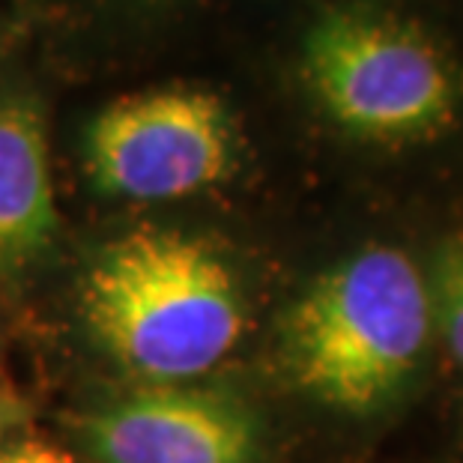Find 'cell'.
I'll use <instances>...</instances> for the list:
<instances>
[{"label":"cell","mask_w":463,"mask_h":463,"mask_svg":"<svg viewBox=\"0 0 463 463\" xmlns=\"http://www.w3.org/2000/svg\"><path fill=\"white\" fill-rule=\"evenodd\" d=\"M428 293L433 320L439 323L451 356L463 364V231L442 242Z\"/></svg>","instance_id":"7"},{"label":"cell","mask_w":463,"mask_h":463,"mask_svg":"<svg viewBox=\"0 0 463 463\" xmlns=\"http://www.w3.org/2000/svg\"><path fill=\"white\" fill-rule=\"evenodd\" d=\"M236 123L219 96L194 87L132 93L93 117L84 167L111 198L162 203L201 194L236 167Z\"/></svg>","instance_id":"4"},{"label":"cell","mask_w":463,"mask_h":463,"mask_svg":"<svg viewBox=\"0 0 463 463\" xmlns=\"http://www.w3.org/2000/svg\"><path fill=\"white\" fill-rule=\"evenodd\" d=\"M57 201L43 114L22 99L0 102V269L52 249Z\"/></svg>","instance_id":"6"},{"label":"cell","mask_w":463,"mask_h":463,"mask_svg":"<svg viewBox=\"0 0 463 463\" xmlns=\"http://www.w3.org/2000/svg\"><path fill=\"white\" fill-rule=\"evenodd\" d=\"M0 463H75V458L45 439H18L0 446Z\"/></svg>","instance_id":"8"},{"label":"cell","mask_w":463,"mask_h":463,"mask_svg":"<svg viewBox=\"0 0 463 463\" xmlns=\"http://www.w3.org/2000/svg\"><path fill=\"white\" fill-rule=\"evenodd\" d=\"M81 437L99 463H254L260 433L231 395L156 386L90 412Z\"/></svg>","instance_id":"5"},{"label":"cell","mask_w":463,"mask_h":463,"mask_svg":"<svg viewBox=\"0 0 463 463\" xmlns=\"http://www.w3.org/2000/svg\"><path fill=\"white\" fill-rule=\"evenodd\" d=\"M13 419H15V410L9 407V403L0 401V446H4V433H6L9 425H13Z\"/></svg>","instance_id":"9"},{"label":"cell","mask_w":463,"mask_h":463,"mask_svg":"<svg viewBox=\"0 0 463 463\" xmlns=\"http://www.w3.org/2000/svg\"><path fill=\"white\" fill-rule=\"evenodd\" d=\"M430 323L421 269L392 245H373L323 272L290 305L281 362L308 398L362 416L407 386Z\"/></svg>","instance_id":"2"},{"label":"cell","mask_w":463,"mask_h":463,"mask_svg":"<svg viewBox=\"0 0 463 463\" xmlns=\"http://www.w3.org/2000/svg\"><path fill=\"white\" fill-rule=\"evenodd\" d=\"M78 308L93 341L126 371L176 386L224 362L249 308L228 258L183 231H132L90 260Z\"/></svg>","instance_id":"1"},{"label":"cell","mask_w":463,"mask_h":463,"mask_svg":"<svg viewBox=\"0 0 463 463\" xmlns=\"http://www.w3.org/2000/svg\"><path fill=\"white\" fill-rule=\"evenodd\" d=\"M302 81L335 126L362 141H428L455 123L460 78L419 27L368 9H332L302 39Z\"/></svg>","instance_id":"3"}]
</instances>
